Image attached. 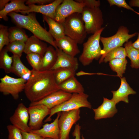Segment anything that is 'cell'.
I'll use <instances>...</instances> for the list:
<instances>
[{
    "instance_id": "obj_1",
    "label": "cell",
    "mask_w": 139,
    "mask_h": 139,
    "mask_svg": "<svg viewBox=\"0 0 139 139\" xmlns=\"http://www.w3.org/2000/svg\"><path fill=\"white\" fill-rule=\"evenodd\" d=\"M32 70L31 74L25 83L24 90L27 98L31 103L38 101L60 90L52 70Z\"/></svg>"
},
{
    "instance_id": "obj_2",
    "label": "cell",
    "mask_w": 139,
    "mask_h": 139,
    "mask_svg": "<svg viewBox=\"0 0 139 139\" xmlns=\"http://www.w3.org/2000/svg\"><path fill=\"white\" fill-rule=\"evenodd\" d=\"M8 15L11 17L17 26L28 30L41 40L49 43L56 49H58L54 43V38L37 21L34 12L25 15L13 12L9 13Z\"/></svg>"
},
{
    "instance_id": "obj_3",
    "label": "cell",
    "mask_w": 139,
    "mask_h": 139,
    "mask_svg": "<svg viewBox=\"0 0 139 139\" xmlns=\"http://www.w3.org/2000/svg\"><path fill=\"white\" fill-rule=\"evenodd\" d=\"M64 33L78 44L82 43L87 33L81 13H75L67 17L62 23Z\"/></svg>"
},
{
    "instance_id": "obj_4",
    "label": "cell",
    "mask_w": 139,
    "mask_h": 139,
    "mask_svg": "<svg viewBox=\"0 0 139 139\" xmlns=\"http://www.w3.org/2000/svg\"><path fill=\"white\" fill-rule=\"evenodd\" d=\"M104 28L102 27L83 43V51L79 58V61L83 66L89 65L94 59L98 60L101 57L102 49L100 41L101 34Z\"/></svg>"
},
{
    "instance_id": "obj_5",
    "label": "cell",
    "mask_w": 139,
    "mask_h": 139,
    "mask_svg": "<svg viewBox=\"0 0 139 139\" xmlns=\"http://www.w3.org/2000/svg\"><path fill=\"white\" fill-rule=\"evenodd\" d=\"M129 31L127 27L121 26L114 35L107 37H101L100 41L102 44L103 48L101 51L102 56L99 61V63L103 62L105 55L109 51L116 48L121 47L125 42L137 34L136 32L129 34Z\"/></svg>"
},
{
    "instance_id": "obj_6",
    "label": "cell",
    "mask_w": 139,
    "mask_h": 139,
    "mask_svg": "<svg viewBox=\"0 0 139 139\" xmlns=\"http://www.w3.org/2000/svg\"><path fill=\"white\" fill-rule=\"evenodd\" d=\"M88 95L84 93H73L68 100L50 109V114L45 120V122L50 121L52 116L59 112L76 109L81 107H86L91 109L92 106L88 100Z\"/></svg>"
},
{
    "instance_id": "obj_7",
    "label": "cell",
    "mask_w": 139,
    "mask_h": 139,
    "mask_svg": "<svg viewBox=\"0 0 139 139\" xmlns=\"http://www.w3.org/2000/svg\"><path fill=\"white\" fill-rule=\"evenodd\" d=\"M81 14L87 34H93L102 28L104 20L102 13L99 7H85Z\"/></svg>"
},
{
    "instance_id": "obj_8",
    "label": "cell",
    "mask_w": 139,
    "mask_h": 139,
    "mask_svg": "<svg viewBox=\"0 0 139 139\" xmlns=\"http://www.w3.org/2000/svg\"><path fill=\"white\" fill-rule=\"evenodd\" d=\"M0 92L5 95H11L15 100L24 90L27 82L21 78H15L7 75L0 78Z\"/></svg>"
},
{
    "instance_id": "obj_9",
    "label": "cell",
    "mask_w": 139,
    "mask_h": 139,
    "mask_svg": "<svg viewBox=\"0 0 139 139\" xmlns=\"http://www.w3.org/2000/svg\"><path fill=\"white\" fill-rule=\"evenodd\" d=\"M80 109L62 111L58 120L60 130V139H69V134L73 125L80 118Z\"/></svg>"
},
{
    "instance_id": "obj_10",
    "label": "cell",
    "mask_w": 139,
    "mask_h": 139,
    "mask_svg": "<svg viewBox=\"0 0 139 139\" xmlns=\"http://www.w3.org/2000/svg\"><path fill=\"white\" fill-rule=\"evenodd\" d=\"M85 7L84 4L73 0H63L57 7L55 20L62 23L67 17L75 13H81Z\"/></svg>"
},
{
    "instance_id": "obj_11",
    "label": "cell",
    "mask_w": 139,
    "mask_h": 139,
    "mask_svg": "<svg viewBox=\"0 0 139 139\" xmlns=\"http://www.w3.org/2000/svg\"><path fill=\"white\" fill-rule=\"evenodd\" d=\"M29 116L28 125L31 130L40 129L45 118L49 115L50 109L42 104L29 106L28 108Z\"/></svg>"
},
{
    "instance_id": "obj_12",
    "label": "cell",
    "mask_w": 139,
    "mask_h": 139,
    "mask_svg": "<svg viewBox=\"0 0 139 139\" xmlns=\"http://www.w3.org/2000/svg\"><path fill=\"white\" fill-rule=\"evenodd\" d=\"M29 116L28 108L22 103H19L13 115L9 118L12 125L21 131L29 132L32 131L28 125Z\"/></svg>"
},
{
    "instance_id": "obj_13",
    "label": "cell",
    "mask_w": 139,
    "mask_h": 139,
    "mask_svg": "<svg viewBox=\"0 0 139 139\" xmlns=\"http://www.w3.org/2000/svg\"><path fill=\"white\" fill-rule=\"evenodd\" d=\"M72 95V94L59 90L38 101L31 103L29 106L42 104L51 109L68 100L70 98Z\"/></svg>"
},
{
    "instance_id": "obj_14",
    "label": "cell",
    "mask_w": 139,
    "mask_h": 139,
    "mask_svg": "<svg viewBox=\"0 0 139 139\" xmlns=\"http://www.w3.org/2000/svg\"><path fill=\"white\" fill-rule=\"evenodd\" d=\"M63 0H55L51 3L43 5H37L35 4L29 5V10L27 11H19L23 15L28 14L31 12L39 13L48 16L55 20L56 9Z\"/></svg>"
},
{
    "instance_id": "obj_15",
    "label": "cell",
    "mask_w": 139,
    "mask_h": 139,
    "mask_svg": "<svg viewBox=\"0 0 139 139\" xmlns=\"http://www.w3.org/2000/svg\"><path fill=\"white\" fill-rule=\"evenodd\" d=\"M116 104L112 99L103 98L102 103L97 108L93 109L95 120L111 117L117 112Z\"/></svg>"
},
{
    "instance_id": "obj_16",
    "label": "cell",
    "mask_w": 139,
    "mask_h": 139,
    "mask_svg": "<svg viewBox=\"0 0 139 139\" xmlns=\"http://www.w3.org/2000/svg\"><path fill=\"white\" fill-rule=\"evenodd\" d=\"M60 112L57 113L56 118L52 122L44 124L42 126V127L39 129L31 131L38 134L44 138L59 139L60 130L58 125V120Z\"/></svg>"
},
{
    "instance_id": "obj_17",
    "label": "cell",
    "mask_w": 139,
    "mask_h": 139,
    "mask_svg": "<svg viewBox=\"0 0 139 139\" xmlns=\"http://www.w3.org/2000/svg\"><path fill=\"white\" fill-rule=\"evenodd\" d=\"M57 57L56 63L51 70L60 68L72 69L76 71L79 67L77 58L71 56L58 48L56 49Z\"/></svg>"
},
{
    "instance_id": "obj_18",
    "label": "cell",
    "mask_w": 139,
    "mask_h": 139,
    "mask_svg": "<svg viewBox=\"0 0 139 139\" xmlns=\"http://www.w3.org/2000/svg\"><path fill=\"white\" fill-rule=\"evenodd\" d=\"M120 78L121 83L118 89L116 91H111L113 94L111 99L116 104L120 101L128 103V95L136 93V92L130 87L127 83L125 77Z\"/></svg>"
},
{
    "instance_id": "obj_19",
    "label": "cell",
    "mask_w": 139,
    "mask_h": 139,
    "mask_svg": "<svg viewBox=\"0 0 139 139\" xmlns=\"http://www.w3.org/2000/svg\"><path fill=\"white\" fill-rule=\"evenodd\" d=\"M47 47L46 43L33 35L29 37L25 43L23 52L27 54H37L43 56Z\"/></svg>"
},
{
    "instance_id": "obj_20",
    "label": "cell",
    "mask_w": 139,
    "mask_h": 139,
    "mask_svg": "<svg viewBox=\"0 0 139 139\" xmlns=\"http://www.w3.org/2000/svg\"><path fill=\"white\" fill-rule=\"evenodd\" d=\"M54 42L58 48L71 56L75 57L80 52L77 46V43L67 36H65L60 39L54 40Z\"/></svg>"
},
{
    "instance_id": "obj_21",
    "label": "cell",
    "mask_w": 139,
    "mask_h": 139,
    "mask_svg": "<svg viewBox=\"0 0 139 139\" xmlns=\"http://www.w3.org/2000/svg\"><path fill=\"white\" fill-rule=\"evenodd\" d=\"M25 0H12L8 3L4 8L0 11V18L5 21H7L8 18V14L12 12H18L19 11H26L29 10L30 8L26 5Z\"/></svg>"
},
{
    "instance_id": "obj_22",
    "label": "cell",
    "mask_w": 139,
    "mask_h": 139,
    "mask_svg": "<svg viewBox=\"0 0 139 139\" xmlns=\"http://www.w3.org/2000/svg\"><path fill=\"white\" fill-rule=\"evenodd\" d=\"M13 57L11 73L27 81L31 74L32 70H30L24 65L20 57L16 55H13Z\"/></svg>"
},
{
    "instance_id": "obj_23",
    "label": "cell",
    "mask_w": 139,
    "mask_h": 139,
    "mask_svg": "<svg viewBox=\"0 0 139 139\" xmlns=\"http://www.w3.org/2000/svg\"><path fill=\"white\" fill-rule=\"evenodd\" d=\"M58 86L60 90L71 94L84 93L82 85L75 76L68 79Z\"/></svg>"
},
{
    "instance_id": "obj_24",
    "label": "cell",
    "mask_w": 139,
    "mask_h": 139,
    "mask_svg": "<svg viewBox=\"0 0 139 139\" xmlns=\"http://www.w3.org/2000/svg\"><path fill=\"white\" fill-rule=\"evenodd\" d=\"M43 18L49 27L48 32L55 40L60 39L65 36L62 23L46 16L43 15Z\"/></svg>"
},
{
    "instance_id": "obj_25",
    "label": "cell",
    "mask_w": 139,
    "mask_h": 139,
    "mask_svg": "<svg viewBox=\"0 0 139 139\" xmlns=\"http://www.w3.org/2000/svg\"><path fill=\"white\" fill-rule=\"evenodd\" d=\"M57 57L56 49L51 45L48 47L43 57L40 71L51 70L55 64Z\"/></svg>"
},
{
    "instance_id": "obj_26",
    "label": "cell",
    "mask_w": 139,
    "mask_h": 139,
    "mask_svg": "<svg viewBox=\"0 0 139 139\" xmlns=\"http://www.w3.org/2000/svg\"><path fill=\"white\" fill-rule=\"evenodd\" d=\"M132 43L131 41L126 42L124 45L125 48L127 57L131 60V67L138 69L139 68V50L133 46Z\"/></svg>"
},
{
    "instance_id": "obj_27",
    "label": "cell",
    "mask_w": 139,
    "mask_h": 139,
    "mask_svg": "<svg viewBox=\"0 0 139 139\" xmlns=\"http://www.w3.org/2000/svg\"><path fill=\"white\" fill-rule=\"evenodd\" d=\"M52 70L55 80L58 85L71 77L75 76L76 73L75 70L69 68H60Z\"/></svg>"
},
{
    "instance_id": "obj_28",
    "label": "cell",
    "mask_w": 139,
    "mask_h": 139,
    "mask_svg": "<svg viewBox=\"0 0 139 139\" xmlns=\"http://www.w3.org/2000/svg\"><path fill=\"white\" fill-rule=\"evenodd\" d=\"M8 33L10 42L20 41L25 43L29 38L22 28L17 26L9 28Z\"/></svg>"
},
{
    "instance_id": "obj_29",
    "label": "cell",
    "mask_w": 139,
    "mask_h": 139,
    "mask_svg": "<svg viewBox=\"0 0 139 139\" xmlns=\"http://www.w3.org/2000/svg\"><path fill=\"white\" fill-rule=\"evenodd\" d=\"M8 52L5 47L0 51V68L7 74L11 73L13 62V56H10Z\"/></svg>"
},
{
    "instance_id": "obj_30",
    "label": "cell",
    "mask_w": 139,
    "mask_h": 139,
    "mask_svg": "<svg viewBox=\"0 0 139 139\" xmlns=\"http://www.w3.org/2000/svg\"><path fill=\"white\" fill-rule=\"evenodd\" d=\"M127 62L126 58L116 59L109 62V65L111 70L116 73L117 76L122 78L125 72Z\"/></svg>"
},
{
    "instance_id": "obj_31",
    "label": "cell",
    "mask_w": 139,
    "mask_h": 139,
    "mask_svg": "<svg viewBox=\"0 0 139 139\" xmlns=\"http://www.w3.org/2000/svg\"><path fill=\"white\" fill-rule=\"evenodd\" d=\"M127 54L125 48L119 47L110 50L105 55L103 61L106 63L116 59L126 58Z\"/></svg>"
},
{
    "instance_id": "obj_32",
    "label": "cell",
    "mask_w": 139,
    "mask_h": 139,
    "mask_svg": "<svg viewBox=\"0 0 139 139\" xmlns=\"http://www.w3.org/2000/svg\"><path fill=\"white\" fill-rule=\"evenodd\" d=\"M43 57L38 54L30 53L27 54L26 58L28 63L32 67V70L40 71Z\"/></svg>"
},
{
    "instance_id": "obj_33",
    "label": "cell",
    "mask_w": 139,
    "mask_h": 139,
    "mask_svg": "<svg viewBox=\"0 0 139 139\" xmlns=\"http://www.w3.org/2000/svg\"><path fill=\"white\" fill-rule=\"evenodd\" d=\"M25 43L20 41L10 42L5 48L8 52H11L13 55H17L20 57L24 52Z\"/></svg>"
},
{
    "instance_id": "obj_34",
    "label": "cell",
    "mask_w": 139,
    "mask_h": 139,
    "mask_svg": "<svg viewBox=\"0 0 139 139\" xmlns=\"http://www.w3.org/2000/svg\"><path fill=\"white\" fill-rule=\"evenodd\" d=\"M10 42L9 37L8 27L2 24L0 25V51L5 46Z\"/></svg>"
},
{
    "instance_id": "obj_35",
    "label": "cell",
    "mask_w": 139,
    "mask_h": 139,
    "mask_svg": "<svg viewBox=\"0 0 139 139\" xmlns=\"http://www.w3.org/2000/svg\"><path fill=\"white\" fill-rule=\"evenodd\" d=\"M8 132V139H23L21 131L12 125L7 126Z\"/></svg>"
},
{
    "instance_id": "obj_36",
    "label": "cell",
    "mask_w": 139,
    "mask_h": 139,
    "mask_svg": "<svg viewBox=\"0 0 139 139\" xmlns=\"http://www.w3.org/2000/svg\"><path fill=\"white\" fill-rule=\"evenodd\" d=\"M110 6L115 5L119 7L124 8L136 13V11L128 4L125 0H108Z\"/></svg>"
},
{
    "instance_id": "obj_37",
    "label": "cell",
    "mask_w": 139,
    "mask_h": 139,
    "mask_svg": "<svg viewBox=\"0 0 139 139\" xmlns=\"http://www.w3.org/2000/svg\"><path fill=\"white\" fill-rule=\"evenodd\" d=\"M76 1L84 4L85 7L89 8L99 7L101 4L100 0H76Z\"/></svg>"
},
{
    "instance_id": "obj_38",
    "label": "cell",
    "mask_w": 139,
    "mask_h": 139,
    "mask_svg": "<svg viewBox=\"0 0 139 139\" xmlns=\"http://www.w3.org/2000/svg\"><path fill=\"white\" fill-rule=\"evenodd\" d=\"M23 139H45L38 134L31 132H29L21 131Z\"/></svg>"
},
{
    "instance_id": "obj_39",
    "label": "cell",
    "mask_w": 139,
    "mask_h": 139,
    "mask_svg": "<svg viewBox=\"0 0 139 139\" xmlns=\"http://www.w3.org/2000/svg\"><path fill=\"white\" fill-rule=\"evenodd\" d=\"M54 0H26L25 4L29 5L37 4L38 5H43L50 4Z\"/></svg>"
},
{
    "instance_id": "obj_40",
    "label": "cell",
    "mask_w": 139,
    "mask_h": 139,
    "mask_svg": "<svg viewBox=\"0 0 139 139\" xmlns=\"http://www.w3.org/2000/svg\"><path fill=\"white\" fill-rule=\"evenodd\" d=\"M81 127L79 124L76 125L72 133L73 136L75 139H81Z\"/></svg>"
},
{
    "instance_id": "obj_41",
    "label": "cell",
    "mask_w": 139,
    "mask_h": 139,
    "mask_svg": "<svg viewBox=\"0 0 139 139\" xmlns=\"http://www.w3.org/2000/svg\"><path fill=\"white\" fill-rule=\"evenodd\" d=\"M129 5L131 7H139V0H131L129 2Z\"/></svg>"
},
{
    "instance_id": "obj_42",
    "label": "cell",
    "mask_w": 139,
    "mask_h": 139,
    "mask_svg": "<svg viewBox=\"0 0 139 139\" xmlns=\"http://www.w3.org/2000/svg\"><path fill=\"white\" fill-rule=\"evenodd\" d=\"M11 0H0V10L3 9L6 5Z\"/></svg>"
},
{
    "instance_id": "obj_43",
    "label": "cell",
    "mask_w": 139,
    "mask_h": 139,
    "mask_svg": "<svg viewBox=\"0 0 139 139\" xmlns=\"http://www.w3.org/2000/svg\"><path fill=\"white\" fill-rule=\"evenodd\" d=\"M137 34V39L134 42L132 43V45L134 48L139 50V32Z\"/></svg>"
},
{
    "instance_id": "obj_44",
    "label": "cell",
    "mask_w": 139,
    "mask_h": 139,
    "mask_svg": "<svg viewBox=\"0 0 139 139\" xmlns=\"http://www.w3.org/2000/svg\"><path fill=\"white\" fill-rule=\"evenodd\" d=\"M82 139H85L84 137L83 136V135H82Z\"/></svg>"
},
{
    "instance_id": "obj_45",
    "label": "cell",
    "mask_w": 139,
    "mask_h": 139,
    "mask_svg": "<svg viewBox=\"0 0 139 139\" xmlns=\"http://www.w3.org/2000/svg\"><path fill=\"white\" fill-rule=\"evenodd\" d=\"M45 139H53L51 138H45Z\"/></svg>"
},
{
    "instance_id": "obj_46",
    "label": "cell",
    "mask_w": 139,
    "mask_h": 139,
    "mask_svg": "<svg viewBox=\"0 0 139 139\" xmlns=\"http://www.w3.org/2000/svg\"><path fill=\"white\" fill-rule=\"evenodd\" d=\"M136 14H138V15H139V12H137L136 13Z\"/></svg>"
}]
</instances>
